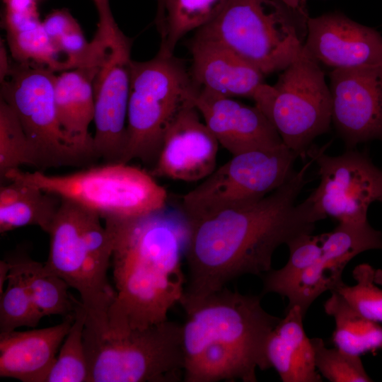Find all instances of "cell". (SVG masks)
I'll use <instances>...</instances> for the list:
<instances>
[{
    "label": "cell",
    "instance_id": "obj_1",
    "mask_svg": "<svg viewBox=\"0 0 382 382\" xmlns=\"http://www.w3.org/2000/svg\"><path fill=\"white\" fill-rule=\"evenodd\" d=\"M313 162L311 158L259 200L187 220V274L182 307L223 289L238 277L263 276L272 270V256L279 245L311 233L316 223L325 219L308 197L296 203Z\"/></svg>",
    "mask_w": 382,
    "mask_h": 382
},
{
    "label": "cell",
    "instance_id": "obj_2",
    "mask_svg": "<svg viewBox=\"0 0 382 382\" xmlns=\"http://www.w3.org/2000/svg\"><path fill=\"white\" fill-rule=\"evenodd\" d=\"M103 219L112 238L116 291L108 333L122 334L168 320L186 284L182 267L188 233L185 216L166 207L138 216Z\"/></svg>",
    "mask_w": 382,
    "mask_h": 382
},
{
    "label": "cell",
    "instance_id": "obj_3",
    "mask_svg": "<svg viewBox=\"0 0 382 382\" xmlns=\"http://www.w3.org/2000/svg\"><path fill=\"white\" fill-rule=\"evenodd\" d=\"M262 295L226 286L183 308L185 382H256V369H270L268 337L281 320L266 311Z\"/></svg>",
    "mask_w": 382,
    "mask_h": 382
},
{
    "label": "cell",
    "instance_id": "obj_4",
    "mask_svg": "<svg viewBox=\"0 0 382 382\" xmlns=\"http://www.w3.org/2000/svg\"><path fill=\"white\" fill-rule=\"evenodd\" d=\"M101 219L97 212L61 198L47 232L50 248L44 263L79 292L87 313L85 330L98 336L109 332L108 313L116 296L108 278L112 238Z\"/></svg>",
    "mask_w": 382,
    "mask_h": 382
},
{
    "label": "cell",
    "instance_id": "obj_5",
    "mask_svg": "<svg viewBox=\"0 0 382 382\" xmlns=\"http://www.w3.org/2000/svg\"><path fill=\"white\" fill-rule=\"evenodd\" d=\"M201 88L183 61L157 53L144 62L131 61L127 141L120 163L138 159L155 163L163 137Z\"/></svg>",
    "mask_w": 382,
    "mask_h": 382
},
{
    "label": "cell",
    "instance_id": "obj_6",
    "mask_svg": "<svg viewBox=\"0 0 382 382\" xmlns=\"http://www.w3.org/2000/svg\"><path fill=\"white\" fill-rule=\"evenodd\" d=\"M307 20L282 0H228L195 37L221 44L265 76L284 70L296 57Z\"/></svg>",
    "mask_w": 382,
    "mask_h": 382
},
{
    "label": "cell",
    "instance_id": "obj_7",
    "mask_svg": "<svg viewBox=\"0 0 382 382\" xmlns=\"http://www.w3.org/2000/svg\"><path fill=\"white\" fill-rule=\"evenodd\" d=\"M19 181L71 200L106 216L129 217L167 207L168 193L144 169L122 163H105L65 175L11 170L6 183Z\"/></svg>",
    "mask_w": 382,
    "mask_h": 382
},
{
    "label": "cell",
    "instance_id": "obj_8",
    "mask_svg": "<svg viewBox=\"0 0 382 382\" xmlns=\"http://www.w3.org/2000/svg\"><path fill=\"white\" fill-rule=\"evenodd\" d=\"M88 382H178L183 378L182 324L166 320L122 334L85 330Z\"/></svg>",
    "mask_w": 382,
    "mask_h": 382
},
{
    "label": "cell",
    "instance_id": "obj_9",
    "mask_svg": "<svg viewBox=\"0 0 382 382\" xmlns=\"http://www.w3.org/2000/svg\"><path fill=\"white\" fill-rule=\"evenodd\" d=\"M55 78L54 71L45 66L14 61L1 81L0 98L18 118L35 150L40 171L81 166L96 160L63 130L55 105Z\"/></svg>",
    "mask_w": 382,
    "mask_h": 382
},
{
    "label": "cell",
    "instance_id": "obj_10",
    "mask_svg": "<svg viewBox=\"0 0 382 382\" xmlns=\"http://www.w3.org/2000/svg\"><path fill=\"white\" fill-rule=\"evenodd\" d=\"M297 157L284 144L233 155L183 196L180 210L192 221L259 200L289 178Z\"/></svg>",
    "mask_w": 382,
    "mask_h": 382
},
{
    "label": "cell",
    "instance_id": "obj_11",
    "mask_svg": "<svg viewBox=\"0 0 382 382\" xmlns=\"http://www.w3.org/2000/svg\"><path fill=\"white\" fill-rule=\"evenodd\" d=\"M267 117L284 144L304 158L315 138L332 122V98L320 64L303 46L282 70L272 93Z\"/></svg>",
    "mask_w": 382,
    "mask_h": 382
},
{
    "label": "cell",
    "instance_id": "obj_12",
    "mask_svg": "<svg viewBox=\"0 0 382 382\" xmlns=\"http://www.w3.org/2000/svg\"><path fill=\"white\" fill-rule=\"evenodd\" d=\"M326 146H311L307 156L318 167L320 183L308 198L325 218L339 223L368 221L371 204L382 202V170L365 153L348 149L337 156L325 154Z\"/></svg>",
    "mask_w": 382,
    "mask_h": 382
},
{
    "label": "cell",
    "instance_id": "obj_13",
    "mask_svg": "<svg viewBox=\"0 0 382 382\" xmlns=\"http://www.w3.org/2000/svg\"><path fill=\"white\" fill-rule=\"evenodd\" d=\"M332 122L348 149L382 141V64L329 74Z\"/></svg>",
    "mask_w": 382,
    "mask_h": 382
},
{
    "label": "cell",
    "instance_id": "obj_14",
    "mask_svg": "<svg viewBox=\"0 0 382 382\" xmlns=\"http://www.w3.org/2000/svg\"><path fill=\"white\" fill-rule=\"evenodd\" d=\"M132 45L110 50L93 81L95 156L120 163L127 141Z\"/></svg>",
    "mask_w": 382,
    "mask_h": 382
},
{
    "label": "cell",
    "instance_id": "obj_15",
    "mask_svg": "<svg viewBox=\"0 0 382 382\" xmlns=\"http://www.w3.org/2000/svg\"><path fill=\"white\" fill-rule=\"evenodd\" d=\"M305 51L319 64L335 69L382 64V36L340 13L308 18Z\"/></svg>",
    "mask_w": 382,
    "mask_h": 382
},
{
    "label": "cell",
    "instance_id": "obj_16",
    "mask_svg": "<svg viewBox=\"0 0 382 382\" xmlns=\"http://www.w3.org/2000/svg\"><path fill=\"white\" fill-rule=\"evenodd\" d=\"M200 116L191 104L173 121L150 171L154 178L195 182L216 169L219 144Z\"/></svg>",
    "mask_w": 382,
    "mask_h": 382
},
{
    "label": "cell",
    "instance_id": "obj_17",
    "mask_svg": "<svg viewBox=\"0 0 382 382\" xmlns=\"http://www.w3.org/2000/svg\"><path fill=\"white\" fill-rule=\"evenodd\" d=\"M195 105L219 145L232 156L284 144L272 122L255 105L201 88Z\"/></svg>",
    "mask_w": 382,
    "mask_h": 382
},
{
    "label": "cell",
    "instance_id": "obj_18",
    "mask_svg": "<svg viewBox=\"0 0 382 382\" xmlns=\"http://www.w3.org/2000/svg\"><path fill=\"white\" fill-rule=\"evenodd\" d=\"M194 81L203 89L226 97L257 102L267 83L265 75L240 56L214 41L194 37L190 45Z\"/></svg>",
    "mask_w": 382,
    "mask_h": 382
},
{
    "label": "cell",
    "instance_id": "obj_19",
    "mask_svg": "<svg viewBox=\"0 0 382 382\" xmlns=\"http://www.w3.org/2000/svg\"><path fill=\"white\" fill-rule=\"evenodd\" d=\"M45 328L0 333V376L22 382H45L74 320Z\"/></svg>",
    "mask_w": 382,
    "mask_h": 382
},
{
    "label": "cell",
    "instance_id": "obj_20",
    "mask_svg": "<svg viewBox=\"0 0 382 382\" xmlns=\"http://www.w3.org/2000/svg\"><path fill=\"white\" fill-rule=\"evenodd\" d=\"M305 315L294 306L285 310L270 332L266 345V355L271 368L283 382H321L316 371L313 347L303 329Z\"/></svg>",
    "mask_w": 382,
    "mask_h": 382
},
{
    "label": "cell",
    "instance_id": "obj_21",
    "mask_svg": "<svg viewBox=\"0 0 382 382\" xmlns=\"http://www.w3.org/2000/svg\"><path fill=\"white\" fill-rule=\"evenodd\" d=\"M101 64L62 71L54 82L56 110L63 130L96 159L88 129L94 117L93 81Z\"/></svg>",
    "mask_w": 382,
    "mask_h": 382
},
{
    "label": "cell",
    "instance_id": "obj_22",
    "mask_svg": "<svg viewBox=\"0 0 382 382\" xmlns=\"http://www.w3.org/2000/svg\"><path fill=\"white\" fill-rule=\"evenodd\" d=\"M61 199L38 187L19 181L0 187V233L37 226L47 233Z\"/></svg>",
    "mask_w": 382,
    "mask_h": 382
},
{
    "label": "cell",
    "instance_id": "obj_23",
    "mask_svg": "<svg viewBox=\"0 0 382 382\" xmlns=\"http://www.w3.org/2000/svg\"><path fill=\"white\" fill-rule=\"evenodd\" d=\"M330 292L324 309L335 320L332 336L335 346L358 356L382 349V325L361 316L337 292Z\"/></svg>",
    "mask_w": 382,
    "mask_h": 382
},
{
    "label": "cell",
    "instance_id": "obj_24",
    "mask_svg": "<svg viewBox=\"0 0 382 382\" xmlns=\"http://www.w3.org/2000/svg\"><path fill=\"white\" fill-rule=\"evenodd\" d=\"M228 0H166L164 32L158 53L173 56L179 40L187 33L214 21Z\"/></svg>",
    "mask_w": 382,
    "mask_h": 382
},
{
    "label": "cell",
    "instance_id": "obj_25",
    "mask_svg": "<svg viewBox=\"0 0 382 382\" xmlns=\"http://www.w3.org/2000/svg\"><path fill=\"white\" fill-rule=\"evenodd\" d=\"M32 299L43 317L74 313L76 299L68 292L69 286L60 277L47 271L44 263L29 257H16Z\"/></svg>",
    "mask_w": 382,
    "mask_h": 382
},
{
    "label": "cell",
    "instance_id": "obj_26",
    "mask_svg": "<svg viewBox=\"0 0 382 382\" xmlns=\"http://www.w3.org/2000/svg\"><path fill=\"white\" fill-rule=\"evenodd\" d=\"M7 260L11 268L6 286L0 294V333L23 326L35 328L44 318L32 299L16 257Z\"/></svg>",
    "mask_w": 382,
    "mask_h": 382
},
{
    "label": "cell",
    "instance_id": "obj_27",
    "mask_svg": "<svg viewBox=\"0 0 382 382\" xmlns=\"http://www.w3.org/2000/svg\"><path fill=\"white\" fill-rule=\"evenodd\" d=\"M74 320L64 340L45 382H88L89 370L83 341L87 313L76 299Z\"/></svg>",
    "mask_w": 382,
    "mask_h": 382
},
{
    "label": "cell",
    "instance_id": "obj_28",
    "mask_svg": "<svg viewBox=\"0 0 382 382\" xmlns=\"http://www.w3.org/2000/svg\"><path fill=\"white\" fill-rule=\"evenodd\" d=\"M323 234H304L286 245L289 257L286 265L279 270H271L263 277L261 294L274 293L285 297L301 274L322 255Z\"/></svg>",
    "mask_w": 382,
    "mask_h": 382
},
{
    "label": "cell",
    "instance_id": "obj_29",
    "mask_svg": "<svg viewBox=\"0 0 382 382\" xmlns=\"http://www.w3.org/2000/svg\"><path fill=\"white\" fill-rule=\"evenodd\" d=\"M26 165L38 169L33 147L12 108L0 98V180L12 170Z\"/></svg>",
    "mask_w": 382,
    "mask_h": 382
},
{
    "label": "cell",
    "instance_id": "obj_30",
    "mask_svg": "<svg viewBox=\"0 0 382 382\" xmlns=\"http://www.w3.org/2000/svg\"><path fill=\"white\" fill-rule=\"evenodd\" d=\"M6 35L14 61L43 66L53 71L70 69L66 58L45 32L42 23L35 28Z\"/></svg>",
    "mask_w": 382,
    "mask_h": 382
},
{
    "label": "cell",
    "instance_id": "obj_31",
    "mask_svg": "<svg viewBox=\"0 0 382 382\" xmlns=\"http://www.w3.org/2000/svg\"><path fill=\"white\" fill-rule=\"evenodd\" d=\"M374 274L375 269L369 264L358 265L352 272L356 284L349 286L342 282L332 291L340 294L361 316L381 323L382 289L376 284Z\"/></svg>",
    "mask_w": 382,
    "mask_h": 382
},
{
    "label": "cell",
    "instance_id": "obj_32",
    "mask_svg": "<svg viewBox=\"0 0 382 382\" xmlns=\"http://www.w3.org/2000/svg\"><path fill=\"white\" fill-rule=\"evenodd\" d=\"M315 366L320 374L331 382H370L359 356L337 347L327 348L323 340L311 338Z\"/></svg>",
    "mask_w": 382,
    "mask_h": 382
},
{
    "label": "cell",
    "instance_id": "obj_33",
    "mask_svg": "<svg viewBox=\"0 0 382 382\" xmlns=\"http://www.w3.org/2000/svg\"><path fill=\"white\" fill-rule=\"evenodd\" d=\"M3 25L6 34L28 30L42 23L36 0H4Z\"/></svg>",
    "mask_w": 382,
    "mask_h": 382
},
{
    "label": "cell",
    "instance_id": "obj_34",
    "mask_svg": "<svg viewBox=\"0 0 382 382\" xmlns=\"http://www.w3.org/2000/svg\"><path fill=\"white\" fill-rule=\"evenodd\" d=\"M98 12L96 38L110 46L128 43L131 40L123 34L113 17L109 0H92Z\"/></svg>",
    "mask_w": 382,
    "mask_h": 382
},
{
    "label": "cell",
    "instance_id": "obj_35",
    "mask_svg": "<svg viewBox=\"0 0 382 382\" xmlns=\"http://www.w3.org/2000/svg\"><path fill=\"white\" fill-rule=\"evenodd\" d=\"M42 23L45 32L54 44L66 34L81 28L76 19L65 9L53 11Z\"/></svg>",
    "mask_w": 382,
    "mask_h": 382
},
{
    "label": "cell",
    "instance_id": "obj_36",
    "mask_svg": "<svg viewBox=\"0 0 382 382\" xmlns=\"http://www.w3.org/2000/svg\"><path fill=\"white\" fill-rule=\"evenodd\" d=\"M0 50V81H2L8 75L12 62L9 60L4 42H1Z\"/></svg>",
    "mask_w": 382,
    "mask_h": 382
},
{
    "label": "cell",
    "instance_id": "obj_37",
    "mask_svg": "<svg viewBox=\"0 0 382 382\" xmlns=\"http://www.w3.org/2000/svg\"><path fill=\"white\" fill-rule=\"evenodd\" d=\"M165 1L156 0V13L154 22L160 35H162L164 32Z\"/></svg>",
    "mask_w": 382,
    "mask_h": 382
},
{
    "label": "cell",
    "instance_id": "obj_38",
    "mask_svg": "<svg viewBox=\"0 0 382 382\" xmlns=\"http://www.w3.org/2000/svg\"><path fill=\"white\" fill-rule=\"evenodd\" d=\"M289 8L298 15L308 18L306 10L305 0H282Z\"/></svg>",
    "mask_w": 382,
    "mask_h": 382
},
{
    "label": "cell",
    "instance_id": "obj_39",
    "mask_svg": "<svg viewBox=\"0 0 382 382\" xmlns=\"http://www.w3.org/2000/svg\"><path fill=\"white\" fill-rule=\"evenodd\" d=\"M11 265L8 260H1L0 261V294H1L5 288L8 276L9 274Z\"/></svg>",
    "mask_w": 382,
    "mask_h": 382
},
{
    "label": "cell",
    "instance_id": "obj_40",
    "mask_svg": "<svg viewBox=\"0 0 382 382\" xmlns=\"http://www.w3.org/2000/svg\"><path fill=\"white\" fill-rule=\"evenodd\" d=\"M374 281L377 285L382 286V270H375Z\"/></svg>",
    "mask_w": 382,
    "mask_h": 382
}]
</instances>
